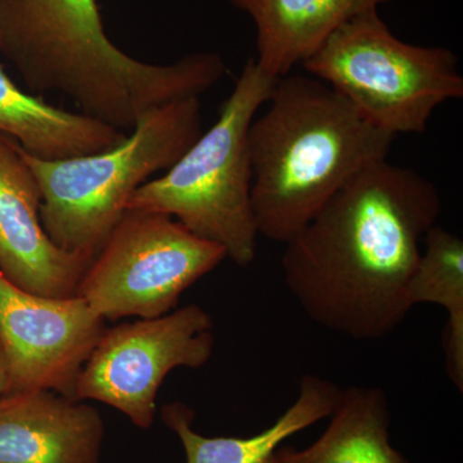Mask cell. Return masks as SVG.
<instances>
[{"label": "cell", "instance_id": "1", "mask_svg": "<svg viewBox=\"0 0 463 463\" xmlns=\"http://www.w3.org/2000/svg\"><path fill=\"white\" fill-rule=\"evenodd\" d=\"M441 209L437 185L421 174L388 158L371 164L285 243L283 282L316 325L383 339L412 310L408 283Z\"/></svg>", "mask_w": 463, "mask_h": 463}, {"label": "cell", "instance_id": "2", "mask_svg": "<svg viewBox=\"0 0 463 463\" xmlns=\"http://www.w3.org/2000/svg\"><path fill=\"white\" fill-rule=\"evenodd\" d=\"M0 53L32 93L62 94L125 132L151 109L200 97L223 78L216 53L143 62L109 41L97 0H0Z\"/></svg>", "mask_w": 463, "mask_h": 463}, {"label": "cell", "instance_id": "3", "mask_svg": "<svg viewBox=\"0 0 463 463\" xmlns=\"http://www.w3.org/2000/svg\"><path fill=\"white\" fill-rule=\"evenodd\" d=\"M267 103L249 129L251 205L259 236L285 245L395 137L316 78H279Z\"/></svg>", "mask_w": 463, "mask_h": 463}, {"label": "cell", "instance_id": "4", "mask_svg": "<svg viewBox=\"0 0 463 463\" xmlns=\"http://www.w3.org/2000/svg\"><path fill=\"white\" fill-rule=\"evenodd\" d=\"M203 134L200 97L148 111L115 147L87 156L42 160L20 147L42 194L48 237L65 251L94 258L134 192L167 170Z\"/></svg>", "mask_w": 463, "mask_h": 463}, {"label": "cell", "instance_id": "5", "mask_svg": "<svg viewBox=\"0 0 463 463\" xmlns=\"http://www.w3.org/2000/svg\"><path fill=\"white\" fill-rule=\"evenodd\" d=\"M276 81L249 60L215 124L165 175L134 192L127 210L172 216L200 239L223 248L234 264H251L259 233L251 205L249 129Z\"/></svg>", "mask_w": 463, "mask_h": 463}, {"label": "cell", "instance_id": "6", "mask_svg": "<svg viewBox=\"0 0 463 463\" xmlns=\"http://www.w3.org/2000/svg\"><path fill=\"white\" fill-rule=\"evenodd\" d=\"M301 65L394 137L425 133L439 106L463 97L456 54L395 38L377 8L337 27Z\"/></svg>", "mask_w": 463, "mask_h": 463}, {"label": "cell", "instance_id": "7", "mask_svg": "<svg viewBox=\"0 0 463 463\" xmlns=\"http://www.w3.org/2000/svg\"><path fill=\"white\" fill-rule=\"evenodd\" d=\"M227 259L172 216L125 210L93 258L76 295L105 321L156 318L178 306L185 289Z\"/></svg>", "mask_w": 463, "mask_h": 463}, {"label": "cell", "instance_id": "8", "mask_svg": "<svg viewBox=\"0 0 463 463\" xmlns=\"http://www.w3.org/2000/svg\"><path fill=\"white\" fill-rule=\"evenodd\" d=\"M214 344L212 317L197 304L106 328L79 374L75 398L108 404L146 430L167 374L203 367Z\"/></svg>", "mask_w": 463, "mask_h": 463}, {"label": "cell", "instance_id": "9", "mask_svg": "<svg viewBox=\"0 0 463 463\" xmlns=\"http://www.w3.org/2000/svg\"><path fill=\"white\" fill-rule=\"evenodd\" d=\"M105 322L78 295L43 297L0 272V341L9 364L8 394L48 390L75 398L79 374Z\"/></svg>", "mask_w": 463, "mask_h": 463}, {"label": "cell", "instance_id": "10", "mask_svg": "<svg viewBox=\"0 0 463 463\" xmlns=\"http://www.w3.org/2000/svg\"><path fill=\"white\" fill-rule=\"evenodd\" d=\"M41 205L17 143L0 134V272L33 294L75 297L93 258L58 248L43 228Z\"/></svg>", "mask_w": 463, "mask_h": 463}, {"label": "cell", "instance_id": "11", "mask_svg": "<svg viewBox=\"0 0 463 463\" xmlns=\"http://www.w3.org/2000/svg\"><path fill=\"white\" fill-rule=\"evenodd\" d=\"M103 439L88 402L48 390L0 398V463H99Z\"/></svg>", "mask_w": 463, "mask_h": 463}, {"label": "cell", "instance_id": "12", "mask_svg": "<svg viewBox=\"0 0 463 463\" xmlns=\"http://www.w3.org/2000/svg\"><path fill=\"white\" fill-rule=\"evenodd\" d=\"M341 392L330 380L306 374L297 401L269 428L248 438L200 434L194 429V411L183 402L164 404L161 419L181 441L185 463H272L274 452L288 439L331 416Z\"/></svg>", "mask_w": 463, "mask_h": 463}, {"label": "cell", "instance_id": "13", "mask_svg": "<svg viewBox=\"0 0 463 463\" xmlns=\"http://www.w3.org/2000/svg\"><path fill=\"white\" fill-rule=\"evenodd\" d=\"M392 0H231L254 20L259 70L279 80L347 20Z\"/></svg>", "mask_w": 463, "mask_h": 463}, {"label": "cell", "instance_id": "14", "mask_svg": "<svg viewBox=\"0 0 463 463\" xmlns=\"http://www.w3.org/2000/svg\"><path fill=\"white\" fill-rule=\"evenodd\" d=\"M0 134L9 137L33 157L65 160L115 147L125 133L81 114L54 108L26 93L0 65Z\"/></svg>", "mask_w": 463, "mask_h": 463}, {"label": "cell", "instance_id": "15", "mask_svg": "<svg viewBox=\"0 0 463 463\" xmlns=\"http://www.w3.org/2000/svg\"><path fill=\"white\" fill-rule=\"evenodd\" d=\"M321 437L304 449L282 444L272 463H410L390 440L388 395L374 386L343 389Z\"/></svg>", "mask_w": 463, "mask_h": 463}, {"label": "cell", "instance_id": "16", "mask_svg": "<svg viewBox=\"0 0 463 463\" xmlns=\"http://www.w3.org/2000/svg\"><path fill=\"white\" fill-rule=\"evenodd\" d=\"M425 249L407 288L411 307L432 304L447 313L443 352L447 374L463 392V241L434 225L426 233Z\"/></svg>", "mask_w": 463, "mask_h": 463}, {"label": "cell", "instance_id": "17", "mask_svg": "<svg viewBox=\"0 0 463 463\" xmlns=\"http://www.w3.org/2000/svg\"><path fill=\"white\" fill-rule=\"evenodd\" d=\"M9 385H11V376H9L7 353L0 341V398L8 394Z\"/></svg>", "mask_w": 463, "mask_h": 463}]
</instances>
